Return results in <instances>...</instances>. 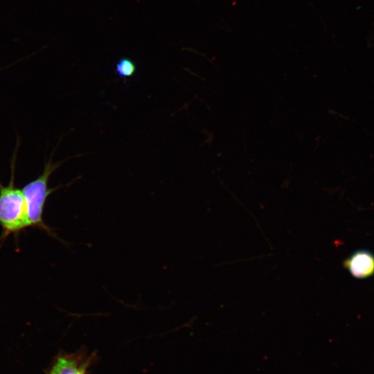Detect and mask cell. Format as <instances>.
<instances>
[{"label": "cell", "instance_id": "1", "mask_svg": "<svg viewBox=\"0 0 374 374\" xmlns=\"http://www.w3.org/2000/svg\"><path fill=\"white\" fill-rule=\"evenodd\" d=\"M18 146L19 142L12 157L8 184L3 186L0 181V226L2 229L0 242L5 240L10 235L18 238L21 231L30 228L22 190L15 184Z\"/></svg>", "mask_w": 374, "mask_h": 374}, {"label": "cell", "instance_id": "3", "mask_svg": "<svg viewBox=\"0 0 374 374\" xmlns=\"http://www.w3.org/2000/svg\"><path fill=\"white\" fill-rule=\"evenodd\" d=\"M96 354H89L86 349L75 353H60L53 361L48 374H87V369L95 360Z\"/></svg>", "mask_w": 374, "mask_h": 374}, {"label": "cell", "instance_id": "5", "mask_svg": "<svg viewBox=\"0 0 374 374\" xmlns=\"http://www.w3.org/2000/svg\"><path fill=\"white\" fill-rule=\"evenodd\" d=\"M115 70L120 78H130L136 73V66L131 59L123 57L116 62Z\"/></svg>", "mask_w": 374, "mask_h": 374}, {"label": "cell", "instance_id": "2", "mask_svg": "<svg viewBox=\"0 0 374 374\" xmlns=\"http://www.w3.org/2000/svg\"><path fill=\"white\" fill-rule=\"evenodd\" d=\"M62 163V161L53 163L50 159L45 163L42 173L21 188L30 227L42 230L60 241L62 240L45 224L43 216L46 202L50 195L60 188L66 186L60 185L55 188L48 187L51 175Z\"/></svg>", "mask_w": 374, "mask_h": 374}, {"label": "cell", "instance_id": "4", "mask_svg": "<svg viewBox=\"0 0 374 374\" xmlns=\"http://www.w3.org/2000/svg\"><path fill=\"white\" fill-rule=\"evenodd\" d=\"M343 265L354 278H366L374 275V255L365 249L358 250L346 258Z\"/></svg>", "mask_w": 374, "mask_h": 374}]
</instances>
